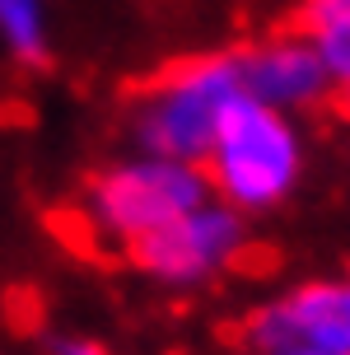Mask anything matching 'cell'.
<instances>
[{"label":"cell","mask_w":350,"mask_h":355,"mask_svg":"<svg viewBox=\"0 0 350 355\" xmlns=\"http://www.w3.org/2000/svg\"><path fill=\"white\" fill-rule=\"evenodd\" d=\"M252 355H350V295L336 281H308L247 318Z\"/></svg>","instance_id":"obj_5"},{"label":"cell","mask_w":350,"mask_h":355,"mask_svg":"<svg viewBox=\"0 0 350 355\" xmlns=\"http://www.w3.org/2000/svg\"><path fill=\"white\" fill-rule=\"evenodd\" d=\"M238 71H243L247 98L276 107V112H299V107H313L332 94V75L304 28L262 37L257 47L238 52Z\"/></svg>","instance_id":"obj_6"},{"label":"cell","mask_w":350,"mask_h":355,"mask_svg":"<svg viewBox=\"0 0 350 355\" xmlns=\"http://www.w3.org/2000/svg\"><path fill=\"white\" fill-rule=\"evenodd\" d=\"M308 37H313L317 56H322V66L332 75V89H341L350 98V10H341L336 19L317 24V28H308Z\"/></svg>","instance_id":"obj_8"},{"label":"cell","mask_w":350,"mask_h":355,"mask_svg":"<svg viewBox=\"0 0 350 355\" xmlns=\"http://www.w3.org/2000/svg\"><path fill=\"white\" fill-rule=\"evenodd\" d=\"M0 42L19 61L47 56V5L42 0H0Z\"/></svg>","instance_id":"obj_7"},{"label":"cell","mask_w":350,"mask_h":355,"mask_svg":"<svg viewBox=\"0 0 350 355\" xmlns=\"http://www.w3.org/2000/svg\"><path fill=\"white\" fill-rule=\"evenodd\" d=\"M346 295H350V281H346Z\"/></svg>","instance_id":"obj_11"},{"label":"cell","mask_w":350,"mask_h":355,"mask_svg":"<svg viewBox=\"0 0 350 355\" xmlns=\"http://www.w3.org/2000/svg\"><path fill=\"white\" fill-rule=\"evenodd\" d=\"M243 71L238 56H192L159 71L140 89L131 131L140 155H164L182 164H206L210 145L243 103Z\"/></svg>","instance_id":"obj_1"},{"label":"cell","mask_w":350,"mask_h":355,"mask_svg":"<svg viewBox=\"0 0 350 355\" xmlns=\"http://www.w3.org/2000/svg\"><path fill=\"white\" fill-rule=\"evenodd\" d=\"M243 248H247L243 215L210 196L196 211L177 215L173 225H164L150 239L131 243L126 252L150 281L173 285V290H192V285H206L220 271H229L243 257Z\"/></svg>","instance_id":"obj_4"},{"label":"cell","mask_w":350,"mask_h":355,"mask_svg":"<svg viewBox=\"0 0 350 355\" xmlns=\"http://www.w3.org/2000/svg\"><path fill=\"white\" fill-rule=\"evenodd\" d=\"M341 10H350V0H304V5H299V28L308 33V28H317V24L336 19Z\"/></svg>","instance_id":"obj_9"},{"label":"cell","mask_w":350,"mask_h":355,"mask_svg":"<svg viewBox=\"0 0 350 355\" xmlns=\"http://www.w3.org/2000/svg\"><path fill=\"white\" fill-rule=\"evenodd\" d=\"M47 355H107V351L94 337H85V332H61V337H52Z\"/></svg>","instance_id":"obj_10"},{"label":"cell","mask_w":350,"mask_h":355,"mask_svg":"<svg viewBox=\"0 0 350 355\" xmlns=\"http://www.w3.org/2000/svg\"><path fill=\"white\" fill-rule=\"evenodd\" d=\"M210 201V182L201 164L164 159V155H136L117 159L85 187V220L107 243H140L155 230L173 225L177 215Z\"/></svg>","instance_id":"obj_3"},{"label":"cell","mask_w":350,"mask_h":355,"mask_svg":"<svg viewBox=\"0 0 350 355\" xmlns=\"http://www.w3.org/2000/svg\"><path fill=\"white\" fill-rule=\"evenodd\" d=\"M210 196L234 206L238 215L271 211L299 187L304 173V136L290 122V112H276L266 103H243L229 112L220 136L206 155Z\"/></svg>","instance_id":"obj_2"}]
</instances>
